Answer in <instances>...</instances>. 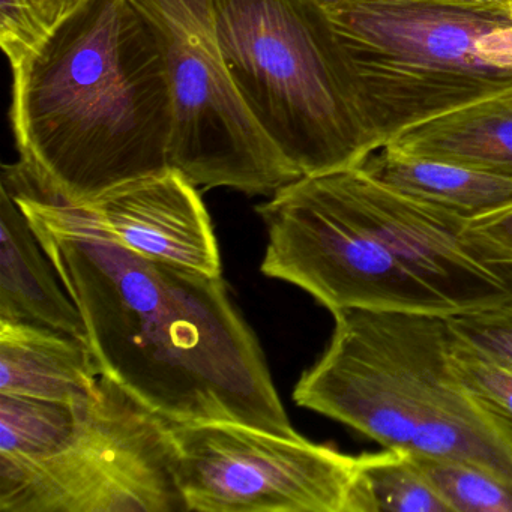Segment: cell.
<instances>
[{
    "label": "cell",
    "mask_w": 512,
    "mask_h": 512,
    "mask_svg": "<svg viewBox=\"0 0 512 512\" xmlns=\"http://www.w3.org/2000/svg\"><path fill=\"white\" fill-rule=\"evenodd\" d=\"M445 2H472V0H445ZM499 2V0H497Z\"/></svg>",
    "instance_id": "603a6c76"
},
{
    "label": "cell",
    "mask_w": 512,
    "mask_h": 512,
    "mask_svg": "<svg viewBox=\"0 0 512 512\" xmlns=\"http://www.w3.org/2000/svg\"><path fill=\"white\" fill-rule=\"evenodd\" d=\"M466 232L494 262L512 265V205L470 220Z\"/></svg>",
    "instance_id": "d6986e66"
},
{
    "label": "cell",
    "mask_w": 512,
    "mask_h": 512,
    "mask_svg": "<svg viewBox=\"0 0 512 512\" xmlns=\"http://www.w3.org/2000/svg\"><path fill=\"white\" fill-rule=\"evenodd\" d=\"M256 211L268 230L262 274L305 290L332 314H457L341 205L322 176L284 185Z\"/></svg>",
    "instance_id": "ba28073f"
},
{
    "label": "cell",
    "mask_w": 512,
    "mask_h": 512,
    "mask_svg": "<svg viewBox=\"0 0 512 512\" xmlns=\"http://www.w3.org/2000/svg\"><path fill=\"white\" fill-rule=\"evenodd\" d=\"M506 10H508L509 17L512 20V0H508V4H506Z\"/></svg>",
    "instance_id": "44dd1931"
},
{
    "label": "cell",
    "mask_w": 512,
    "mask_h": 512,
    "mask_svg": "<svg viewBox=\"0 0 512 512\" xmlns=\"http://www.w3.org/2000/svg\"><path fill=\"white\" fill-rule=\"evenodd\" d=\"M23 7L28 8L35 19L52 32L55 26L71 13L82 0H19Z\"/></svg>",
    "instance_id": "ffe728a7"
},
{
    "label": "cell",
    "mask_w": 512,
    "mask_h": 512,
    "mask_svg": "<svg viewBox=\"0 0 512 512\" xmlns=\"http://www.w3.org/2000/svg\"><path fill=\"white\" fill-rule=\"evenodd\" d=\"M449 361L461 385L488 412L512 427V365L476 349L452 329Z\"/></svg>",
    "instance_id": "e0dca14e"
},
{
    "label": "cell",
    "mask_w": 512,
    "mask_h": 512,
    "mask_svg": "<svg viewBox=\"0 0 512 512\" xmlns=\"http://www.w3.org/2000/svg\"><path fill=\"white\" fill-rule=\"evenodd\" d=\"M10 193L82 314L104 377L170 424L301 436L221 275L140 256L34 194Z\"/></svg>",
    "instance_id": "6da1fadb"
},
{
    "label": "cell",
    "mask_w": 512,
    "mask_h": 512,
    "mask_svg": "<svg viewBox=\"0 0 512 512\" xmlns=\"http://www.w3.org/2000/svg\"><path fill=\"white\" fill-rule=\"evenodd\" d=\"M13 77L11 188L76 205L173 169L172 91L131 0H82Z\"/></svg>",
    "instance_id": "7a4b0ae2"
},
{
    "label": "cell",
    "mask_w": 512,
    "mask_h": 512,
    "mask_svg": "<svg viewBox=\"0 0 512 512\" xmlns=\"http://www.w3.org/2000/svg\"><path fill=\"white\" fill-rule=\"evenodd\" d=\"M160 46L173 100L172 167L196 187L272 196L301 178L260 130L224 59L215 0H131Z\"/></svg>",
    "instance_id": "52a82bcc"
},
{
    "label": "cell",
    "mask_w": 512,
    "mask_h": 512,
    "mask_svg": "<svg viewBox=\"0 0 512 512\" xmlns=\"http://www.w3.org/2000/svg\"><path fill=\"white\" fill-rule=\"evenodd\" d=\"M385 149L512 178V95L416 125Z\"/></svg>",
    "instance_id": "4fadbf2b"
},
{
    "label": "cell",
    "mask_w": 512,
    "mask_h": 512,
    "mask_svg": "<svg viewBox=\"0 0 512 512\" xmlns=\"http://www.w3.org/2000/svg\"><path fill=\"white\" fill-rule=\"evenodd\" d=\"M293 400L385 448L478 464L512 482V427L488 412L449 361L448 317L343 310Z\"/></svg>",
    "instance_id": "3957f363"
},
{
    "label": "cell",
    "mask_w": 512,
    "mask_h": 512,
    "mask_svg": "<svg viewBox=\"0 0 512 512\" xmlns=\"http://www.w3.org/2000/svg\"><path fill=\"white\" fill-rule=\"evenodd\" d=\"M317 2L322 5H329L334 4V2H337V0H317Z\"/></svg>",
    "instance_id": "7402d4cb"
},
{
    "label": "cell",
    "mask_w": 512,
    "mask_h": 512,
    "mask_svg": "<svg viewBox=\"0 0 512 512\" xmlns=\"http://www.w3.org/2000/svg\"><path fill=\"white\" fill-rule=\"evenodd\" d=\"M362 167L388 187L460 215L485 217L512 205V178L380 149Z\"/></svg>",
    "instance_id": "5bb4252c"
},
{
    "label": "cell",
    "mask_w": 512,
    "mask_h": 512,
    "mask_svg": "<svg viewBox=\"0 0 512 512\" xmlns=\"http://www.w3.org/2000/svg\"><path fill=\"white\" fill-rule=\"evenodd\" d=\"M215 17L245 106L301 178L358 166L374 154L322 4L215 0Z\"/></svg>",
    "instance_id": "5b68a950"
},
{
    "label": "cell",
    "mask_w": 512,
    "mask_h": 512,
    "mask_svg": "<svg viewBox=\"0 0 512 512\" xmlns=\"http://www.w3.org/2000/svg\"><path fill=\"white\" fill-rule=\"evenodd\" d=\"M103 374L85 341L31 323L0 322V394L77 404Z\"/></svg>",
    "instance_id": "7c38bea8"
},
{
    "label": "cell",
    "mask_w": 512,
    "mask_h": 512,
    "mask_svg": "<svg viewBox=\"0 0 512 512\" xmlns=\"http://www.w3.org/2000/svg\"><path fill=\"white\" fill-rule=\"evenodd\" d=\"M185 511L347 512L358 457L235 422L170 424Z\"/></svg>",
    "instance_id": "9c48e42d"
},
{
    "label": "cell",
    "mask_w": 512,
    "mask_h": 512,
    "mask_svg": "<svg viewBox=\"0 0 512 512\" xmlns=\"http://www.w3.org/2000/svg\"><path fill=\"white\" fill-rule=\"evenodd\" d=\"M499 2H508V0H499Z\"/></svg>",
    "instance_id": "cb8c5ba5"
},
{
    "label": "cell",
    "mask_w": 512,
    "mask_h": 512,
    "mask_svg": "<svg viewBox=\"0 0 512 512\" xmlns=\"http://www.w3.org/2000/svg\"><path fill=\"white\" fill-rule=\"evenodd\" d=\"M347 512H452L412 454L386 448L358 457Z\"/></svg>",
    "instance_id": "9a60e30c"
},
{
    "label": "cell",
    "mask_w": 512,
    "mask_h": 512,
    "mask_svg": "<svg viewBox=\"0 0 512 512\" xmlns=\"http://www.w3.org/2000/svg\"><path fill=\"white\" fill-rule=\"evenodd\" d=\"M0 322L31 323L88 343L82 314L5 185L0 190Z\"/></svg>",
    "instance_id": "8fae6325"
},
{
    "label": "cell",
    "mask_w": 512,
    "mask_h": 512,
    "mask_svg": "<svg viewBox=\"0 0 512 512\" xmlns=\"http://www.w3.org/2000/svg\"><path fill=\"white\" fill-rule=\"evenodd\" d=\"M412 457L452 512H512V482L508 479L469 461Z\"/></svg>",
    "instance_id": "2e32d148"
},
{
    "label": "cell",
    "mask_w": 512,
    "mask_h": 512,
    "mask_svg": "<svg viewBox=\"0 0 512 512\" xmlns=\"http://www.w3.org/2000/svg\"><path fill=\"white\" fill-rule=\"evenodd\" d=\"M452 331L476 349L512 365V304L448 317Z\"/></svg>",
    "instance_id": "ac0fdd59"
},
{
    "label": "cell",
    "mask_w": 512,
    "mask_h": 512,
    "mask_svg": "<svg viewBox=\"0 0 512 512\" xmlns=\"http://www.w3.org/2000/svg\"><path fill=\"white\" fill-rule=\"evenodd\" d=\"M169 427L103 376L89 400L61 404L31 454L0 455V511H185Z\"/></svg>",
    "instance_id": "8992f818"
},
{
    "label": "cell",
    "mask_w": 512,
    "mask_h": 512,
    "mask_svg": "<svg viewBox=\"0 0 512 512\" xmlns=\"http://www.w3.org/2000/svg\"><path fill=\"white\" fill-rule=\"evenodd\" d=\"M508 2L337 0L353 103L374 152L431 119L512 95Z\"/></svg>",
    "instance_id": "277c9868"
},
{
    "label": "cell",
    "mask_w": 512,
    "mask_h": 512,
    "mask_svg": "<svg viewBox=\"0 0 512 512\" xmlns=\"http://www.w3.org/2000/svg\"><path fill=\"white\" fill-rule=\"evenodd\" d=\"M52 205L68 220L140 256L221 275L220 248L208 209L196 185L178 170L128 182L89 202Z\"/></svg>",
    "instance_id": "30bf717a"
}]
</instances>
